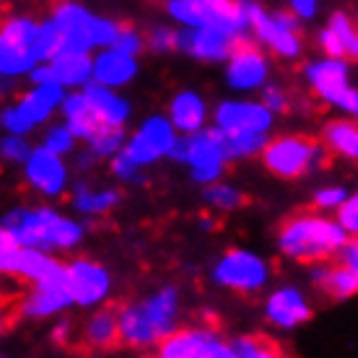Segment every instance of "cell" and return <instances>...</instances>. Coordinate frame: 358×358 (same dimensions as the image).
<instances>
[{
  "mask_svg": "<svg viewBox=\"0 0 358 358\" xmlns=\"http://www.w3.org/2000/svg\"><path fill=\"white\" fill-rule=\"evenodd\" d=\"M0 231H8L21 247L45 252H73L86 239L81 218L63 215L52 206H13L3 215Z\"/></svg>",
  "mask_w": 358,
  "mask_h": 358,
  "instance_id": "obj_1",
  "label": "cell"
},
{
  "mask_svg": "<svg viewBox=\"0 0 358 358\" xmlns=\"http://www.w3.org/2000/svg\"><path fill=\"white\" fill-rule=\"evenodd\" d=\"M182 294L177 286H162L143 299H133L117 306L122 345L133 350L156 348L164 338L179 330Z\"/></svg>",
  "mask_w": 358,
  "mask_h": 358,
  "instance_id": "obj_2",
  "label": "cell"
},
{
  "mask_svg": "<svg viewBox=\"0 0 358 358\" xmlns=\"http://www.w3.org/2000/svg\"><path fill=\"white\" fill-rule=\"evenodd\" d=\"M348 239L350 236L338 224V218L320 210H309V213L288 215L278 229L275 247L286 260L309 268L317 262H332Z\"/></svg>",
  "mask_w": 358,
  "mask_h": 358,
  "instance_id": "obj_3",
  "label": "cell"
},
{
  "mask_svg": "<svg viewBox=\"0 0 358 358\" xmlns=\"http://www.w3.org/2000/svg\"><path fill=\"white\" fill-rule=\"evenodd\" d=\"M45 65L42 55V21L27 13H10L0 27V76L3 81L29 78Z\"/></svg>",
  "mask_w": 358,
  "mask_h": 358,
  "instance_id": "obj_4",
  "label": "cell"
},
{
  "mask_svg": "<svg viewBox=\"0 0 358 358\" xmlns=\"http://www.w3.org/2000/svg\"><path fill=\"white\" fill-rule=\"evenodd\" d=\"M52 24L60 31L63 50L71 52H99L115 45L122 24H117L107 16L91 13L86 6L76 0H57L50 10Z\"/></svg>",
  "mask_w": 358,
  "mask_h": 358,
  "instance_id": "obj_5",
  "label": "cell"
},
{
  "mask_svg": "<svg viewBox=\"0 0 358 358\" xmlns=\"http://www.w3.org/2000/svg\"><path fill=\"white\" fill-rule=\"evenodd\" d=\"M68 89L60 83H29L13 101L0 109V125L10 135H31L39 127H47L55 115H60Z\"/></svg>",
  "mask_w": 358,
  "mask_h": 358,
  "instance_id": "obj_6",
  "label": "cell"
},
{
  "mask_svg": "<svg viewBox=\"0 0 358 358\" xmlns=\"http://www.w3.org/2000/svg\"><path fill=\"white\" fill-rule=\"evenodd\" d=\"M166 13L177 27L218 29L236 39L250 36L244 0H166Z\"/></svg>",
  "mask_w": 358,
  "mask_h": 358,
  "instance_id": "obj_7",
  "label": "cell"
},
{
  "mask_svg": "<svg viewBox=\"0 0 358 358\" xmlns=\"http://www.w3.org/2000/svg\"><path fill=\"white\" fill-rule=\"evenodd\" d=\"M324 143H317L309 135L288 133L270 138V143L262 151V166L278 179H301L317 171L327 162Z\"/></svg>",
  "mask_w": 358,
  "mask_h": 358,
  "instance_id": "obj_8",
  "label": "cell"
},
{
  "mask_svg": "<svg viewBox=\"0 0 358 358\" xmlns=\"http://www.w3.org/2000/svg\"><path fill=\"white\" fill-rule=\"evenodd\" d=\"M171 162L185 164L189 169V179L203 187L221 182L226 166L231 164L224 151V133L215 125L192 135H179Z\"/></svg>",
  "mask_w": 358,
  "mask_h": 358,
  "instance_id": "obj_9",
  "label": "cell"
},
{
  "mask_svg": "<svg viewBox=\"0 0 358 358\" xmlns=\"http://www.w3.org/2000/svg\"><path fill=\"white\" fill-rule=\"evenodd\" d=\"M210 280L224 291L239 296H255L273 280V265L262 255L247 247L226 250L210 268Z\"/></svg>",
  "mask_w": 358,
  "mask_h": 358,
  "instance_id": "obj_10",
  "label": "cell"
},
{
  "mask_svg": "<svg viewBox=\"0 0 358 358\" xmlns=\"http://www.w3.org/2000/svg\"><path fill=\"white\" fill-rule=\"evenodd\" d=\"M301 76H304L309 91H312L322 104L338 109L343 117L353 115L358 89L353 86V81H350V60L322 55V57H317V60H309V63L304 65Z\"/></svg>",
  "mask_w": 358,
  "mask_h": 358,
  "instance_id": "obj_11",
  "label": "cell"
},
{
  "mask_svg": "<svg viewBox=\"0 0 358 358\" xmlns=\"http://www.w3.org/2000/svg\"><path fill=\"white\" fill-rule=\"evenodd\" d=\"M244 6H247V16H250V34L262 50H268L270 55H275L280 60L301 57V52H304V42L299 34L301 21L291 10L268 13L255 0H244Z\"/></svg>",
  "mask_w": 358,
  "mask_h": 358,
  "instance_id": "obj_12",
  "label": "cell"
},
{
  "mask_svg": "<svg viewBox=\"0 0 358 358\" xmlns=\"http://www.w3.org/2000/svg\"><path fill=\"white\" fill-rule=\"evenodd\" d=\"M71 306H76V301H73L65 265L57 273H52V275L42 278L36 283H29L24 288V294L16 299V314L21 320H50V317H60Z\"/></svg>",
  "mask_w": 358,
  "mask_h": 358,
  "instance_id": "obj_13",
  "label": "cell"
},
{
  "mask_svg": "<svg viewBox=\"0 0 358 358\" xmlns=\"http://www.w3.org/2000/svg\"><path fill=\"white\" fill-rule=\"evenodd\" d=\"M177 141L179 130L171 125L169 115H148L133 133L127 135L125 153L145 169V166H153L164 159H171Z\"/></svg>",
  "mask_w": 358,
  "mask_h": 358,
  "instance_id": "obj_14",
  "label": "cell"
},
{
  "mask_svg": "<svg viewBox=\"0 0 358 358\" xmlns=\"http://www.w3.org/2000/svg\"><path fill=\"white\" fill-rule=\"evenodd\" d=\"M224 78L226 86L242 96L262 91L270 83V60L265 50L255 39L244 36L224 63Z\"/></svg>",
  "mask_w": 358,
  "mask_h": 358,
  "instance_id": "obj_15",
  "label": "cell"
},
{
  "mask_svg": "<svg viewBox=\"0 0 358 358\" xmlns=\"http://www.w3.org/2000/svg\"><path fill=\"white\" fill-rule=\"evenodd\" d=\"M21 177L31 192H36L45 200H57L65 192H71V169L65 156L50 151L39 143L34 145L31 156L27 159V164L21 166Z\"/></svg>",
  "mask_w": 358,
  "mask_h": 358,
  "instance_id": "obj_16",
  "label": "cell"
},
{
  "mask_svg": "<svg viewBox=\"0 0 358 358\" xmlns=\"http://www.w3.org/2000/svg\"><path fill=\"white\" fill-rule=\"evenodd\" d=\"M213 125L221 133L270 135V130L275 125V115L262 104V99L234 96L218 101L213 107Z\"/></svg>",
  "mask_w": 358,
  "mask_h": 358,
  "instance_id": "obj_17",
  "label": "cell"
},
{
  "mask_svg": "<svg viewBox=\"0 0 358 358\" xmlns=\"http://www.w3.org/2000/svg\"><path fill=\"white\" fill-rule=\"evenodd\" d=\"M65 273H68L76 306L99 309L107 304L109 294H112V273L101 262L91 260V257H73L71 262H65Z\"/></svg>",
  "mask_w": 358,
  "mask_h": 358,
  "instance_id": "obj_18",
  "label": "cell"
},
{
  "mask_svg": "<svg viewBox=\"0 0 358 358\" xmlns=\"http://www.w3.org/2000/svg\"><path fill=\"white\" fill-rule=\"evenodd\" d=\"M312 301L309 296L294 283H283L275 286L273 291H268L265 296V304H262V317L270 327L275 330H296L312 320Z\"/></svg>",
  "mask_w": 358,
  "mask_h": 358,
  "instance_id": "obj_19",
  "label": "cell"
},
{
  "mask_svg": "<svg viewBox=\"0 0 358 358\" xmlns=\"http://www.w3.org/2000/svg\"><path fill=\"white\" fill-rule=\"evenodd\" d=\"M242 39L224 34L218 29H185L179 27V50L200 63H226L234 47Z\"/></svg>",
  "mask_w": 358,
  "mask_h": 358,
  "instance_id": "obj_20",
  "label": "cell"
},
{
  "mask_svg": "<svg viewBox=\"0 0 358 358\" xmlns=\"http://www.w3.org/2000/svg\"><path fill=\"white\" fill-rule=\"evenodd\" d=\"M166 115H169L171 125L177 127L179 135H192L210 127L213 120V109L208 107L206 96L195 89H182L169 99L166 104Z\"/></svg>",
  "mask_w": 358,
  "mask_h": 358,
  "instance_id": "obj_21",
  "label": "cell"
},
{
  "mask_svg": "<svg viewBox=\"0 0 358 358\" xmlns=\"http://www.w3.org/2000/svg\"><path fill=\"white\" fill-rule=\"evenodd\" d=\"M215 338H218V330H215L210 322L187 324V327L174 330L169 338H164V341L153 348V356L156 358H200V353H203Z\"/></svg>",
  "mask_w": 358,
  "mask_h": 358,
  "instance_id": "obj_22",
  "label": "cell"
},
{
  "mask_svg": "<svg viewBox=\"0 0 358 358\" xmlns=\"http://www.w3.org/2000/svg\"><path fill=\"white\" fill-rule=\"evenodd\" d=\"M317 45L327 57H343V60H358V27L348 13H332L327 27L317 34Z\"/></svg>",
  "mask_w": 358,
  "mask_h": 358,
  "instance_id": "obj_23",
  "label": "cell"
},
{
  "mask_svg": "<svg viewBox=\"0 0 358 358\" xmlns=\"http://www.w3.org/2000/svg\"><path fill=\"white\" fill-rule=\"evenodd\" d=\"M138 73H141L138 57L120 52L115 47L99 50L94 55V81L107 86V89H125L138 78Z\"/></svg>",
  "mask_w": 358,
  "mask_h": 358,
  "instance_id": "obj_24",
  "label": "cell"
},
{
  "mask_svg": "<svg viewBox=\"0 0 358 358\" xmlns=\"http://www.w3.org/2000/svg\"><path fill=\"white\" fill-rule=\"evenodd\" d=\"M83 94L89 96L91 107H94L101 125H109V127L130 125V120H133V104H130V99L122 91L107 89V86L94 81L83 89Z\"/></svg>",
  "mask_w": 358,
  "mask_h": 358,
  "instance_id": "obj_25",
  "label": "cell"
},
{
  "mask_svg": "<svg viewBox=\"0 0 358 358\" xmlns=\"http://www.w3.org/2000/svg\"><path fill=\"white\" fill-rule=\"evenodd\" d=\"M78 338H81L83 348L89 350H112L117 345H122L117 309H112V306L91 309L86 322L81 324V335Z\"/></svg>",
  "mask_w": 358,
  "mask_h": 358,
  "instance_id": "obj_26",
  "label": "cell"
},
{
  "mask_svg": "<svg viewBox=\"0 0 358 358\" xmlns=\"http://www.w3.org/2000/svg\"><path fill=\"white\" fill-rule=\"evenodd\" d=\"M55 81L68 91H83L89 83H94V55L91 52H71L60 50L50 60Z\"/></svg>",
  "mask_w": 358,
  "mask_h": 358,
  "instance_id": "obj_27",
  "label": "cell"
},
{
  "mask_svg": "<svg viewBox=\"0 0 358 358\" xmlns=\"http://www.w3.org/2000/svg\"><path fill=\"white\" fill-rule=\"evenodd\" d=\"M122 200V192L117 187H99L91 182H76L71 187V208L83 218H99L115 210Z\"/></svg>",
  "mask_w": 358,
  "mask_h": 358,
  "instance_id": "obj_28",
  "label": "cell"
},
{
  "mask_svg": "<svg viewBox=\"0 0 358 358\" xmlns=\"http://www.w3.org/2000/svg\"><path fill=\"white\" fill-rule=\"evenodd\" d=\"M60 117H63V122L76 133V138H78L81 143H86L91 135L101 127L96 112L91 107L89 96H86L83 91H68V96H65V101H63V109H60Z\"/></svg>",
  "mask_w": 358,
  "mask_h": 358,
  "instance_id": "obj_29",
  "label": "cell"
},
{
  "mask_svg": "<svg viewBox=\"0 0 358 358\" xmlns=\"http://www.w3.org/2000/svg\"><path fill=\"white\" fill-rule=\"evenodd\" d=\"M324 148L341 159L358 164V122L353 117H335L322 127Z\"/></svg>",
  "mask_w": 358,
  "mask_h": 358,
  "instance_id": "obj_30",
  "label": "cell"
},
{
  "mask_svg": "<svg viewBox=\"0 0 358 358\" xmlns=\"http://www.w3.org/2000/svg\"><path fill=\"white\" fill-rule=\"evenodd\" d=\"M63 265L65 262L57 260L52 252L21 247V252H18V257H16V262H13V268H10L8 278H16V280H21V283H27L29 286V283H36V280H42V278L57 273Z\"/></svg>",
  "mask_w": 358,
  "mask_h": 358,
  "instance_id": "obj_31",
  "label": "cell"
},
{
  "mask_svg": "<svg viewBox=\"0 0 358 358\" xmlns=\"http://www.w3.org/2000/svg\"><path fill=\"white\" fill-rule=\"evenodd\" d=\"M127 135H130V133H127L125 127L101 125L96 133L86 141V151L94 153L99 162H109V159H115L120 151H125Z\"/></svg>",
  "mask_w": 358,
  "mask_h": 358,
  "instance_id": "obj_32",
  "label": "cell"
},
{
  "mask_svg": "<svg viewBox=\"0 0 358 358\" xmlns=\"http://www.w3.org/2000/svg\"><path fill=\"white\" fill-rule=\"evenodd\" d=\"M270 143V135L260 133H224V151L229 162H244L262 156L265 145Z\"/></svg>",
  "mask_w": 358,
  "mask_h": 358,
  "instance_id": "obj_33",
  "label": "cell"
},
{
  "mask_svg": "<svg viewBox=\"0 0 358 358\" xmlns=\"http://www.w3.org/2000/svg\"><path fill=\"white\" fill-rule=\"evenodd\" d=\"M203 200L206 206L215 213H231V210H239L244 206V192L231 182H215V185H208L206 192H203Z\"/></svg>",
  "mask_w": 358,
  "mask_h": 358,
  "instance_id": "obj_34",
  "label": "cell"
},
{
  "mask_svg": "<svg viewBox=\"0 0 358 358\" xmlns=\"http://www.w3.org/2000/svg\"><path fill=\"white\" fill-rule=\"evenodd\" d=\"M231 343L239 358H291L275 341L262 335H239Z\"/></svg>",
  "mask_w": 358,
  "mask_h": 358,
  "instance_id": "obj_35",
  "label": "cell"
},
{
  "mask_svg": "<svg viewBox=\"0 0 358 358\" xmlns=\"http://www.w3.org/2000/svg\"><path fill=\"white\" fill-rule=\"evenodd\" d=\"M76 143H78V138H76V133L65 125L63 120L60 122H50L45 127V133H42V145L55 153H60V156H71L76 151Z\"/></svg>",
  "mask_w": 358,
  "mask_h": 358,
  "instance_id": "obj_36",
  "label": "cell"
},
{
  "mask_svg": "<svg viewBox=\"0 0 358 358\" xmlns=\"http://www.w3.org/2000/svg\"><path fill=\"white\" fill-rule=\"evenodd\" d=\"M350 197V189L345 185H322V187L314 189L312 195V206L314 210H320V213H338L343 206H345V200Z\"/></svg>",
  "mask_w": 358,
  "mask_h": 358,
  "instance_id": "obj_37",
  "label": "cell"
},
{
  "mask_svg": "<svg viewBox=\"0 0 358 358\" xmlns=\"http://www.w3.org/2000/svg\"><path fill=\"white\" fill-rule=\"evenodd\" d=\"M109 171L117 182L122 185H143L145 182V171L138 162H133L125 151H120L115 159H109Z\"/></svg>",
  "mask_w": 358,
  "mask_h": 358,
  "instance_id": "obj_38",
  "label": "cell"
},
{
  "mask_svg": "<svg viewBox=\"0 0 358 358\" xmlns=\"http://www.w3.org/2000/svg\"><path fill=\"white\" fill-rule=\"evenodd\" d=\"M34 151V145L29 143V135H10L6 133L0 138V156H3V162L6 164H18V166H24L27 159L31 156Z\"/></svg>",
  "mask_w": 358,
  "mask_h": 358,
  "instance_id": "obj_39",
  "label": "cell"
},
{
  "mask_svg": "<svg viewBox=\"0 0 358 358\" xmlns=\"http://www.w3.org/2000/svg\"><path fill=\"white\" fill-rule=\"evenodd\" d=\"M145 39H148V50L151 52L166 55L179 50V29L174 27H153L145 34Z\"/></svg>",
  "mask_w": 358,
  "mask_h": 358,
  "instance_id": "obj_40",
  "label": "cell"
},
{
  "mask_svg": "<svg viewBox=\"0 0 358 358\" xmlns=\"http://www.w3.org/2000/svg\"><path fill=\"white\" fill-rule=\"evenodd\" d=\"M115 50H120V52H125V55H133V57H141V52L143 50H148V39H145L138 29L133 27H122L120 29V34H117L115 39Z\"/></svg>",
  "mask_w": 358,
  "mask_h": 358,
  "instance_id": "obj_41",
  "label": "cell"
},
{
  "mask_svg": "<svg viewBox=\"0 0 358 358\" xmlns=\"http://www.w3.org/2000/svg\"><path fill=\"white\" fill-rule=\"evenodd\" d=\"M262 104L273 112V115H283L291 109V96H288V91L283 86H278V83H268L265 89H262Z\"/></svg>",
  "mask_w": 358,
  "mask_h": 358,
  "instance_id": "obj_42",
  "label": "cell"
},
{
  "mask_svg": "<svg viewBox=\"0 0 358 358\" xmlns=\"http://www.w3.org/2000/svg\"><path fill=\"white\" fill-rule=\"evenodd\" d=\"M335 218H338V224L345 229L348 236H358V189L350 192V197L345 200V206L335 213Z\"/></svg>",
  "mask_w": 358,
  "mask_h": 358,
  "instance_id": "obj_43",
  "label": "cell"
},
{
  "mask_svg": "<svg viewBox=\"0 0 358 358\" xmlns=\"http://www.w3.org/2000/svg\"><path fill=\"white\" fill-rule=\"evenodd\" d=\"M18 252H21V244L10 236L8 231H0V270H3V275H8L10 268H13V262H16Z\"/></svg>",
  "mask_w": 358,
  "mask_h": 358,
  "instance_id": "obj_44",
  "label": "cell"
},
{
  "mask_svg": "<svg viewBox=\"0 0 358 358\" xmlns=\"http://www.w3.org/2000/svg\"><path fill=\"white\" fill-rule=\"evenodd\" d=\"M335 262H338L341 268L348 270L350 275H353L358 280V236H350L348 242L343 244V250L338 252Z\"/></svg>",
  "mask_w": 358,
  "mask_h": 358,
  "instance_id": "obj_45",
  "label": "cell"
},
{
  "mask_svg": "<svg viewBox=\"0 0 358 358\" xmlns=\"http://www.w3.org/2000/svg\"><path fill=\"white\" fill-rule=\"evenodd\" d=\"M50 338H52L55 345H71L76 341V324L68 317H57L50 330Z\"/></svg>",
  "mask_w": 358,
  "mask_h": 358,
  "instance_id": "obj_46",
  "label": "cell"
},
{
  "mask_svg": "<svg viewBox=\"0 0 358 358\" xmlns=\"http://www.w3.org/2000/svg\"><path fill=\"white\" fill-rule=\"evenodd\" d=\"M288 10L299 21H312L320 13V0H288Z\"/></svg>",
  "mask_w": 358,
  "mask_h": 358,
  "instance_id": "obj_47",
  "label": "cell"
},
{
  "mask_svg": "<svg viewBox=\"0 0 358 358\" xmlns=\"http://www.w3.org/2000/svg\"><path fill=\"white\" fill-rule=\"evenodd\" d=\"M200 358H239V356H236V350H234V343L224 341V338L218 335V338L200 353Z\"/></svg>",
  "mask_w": 358,
  "mask_h": 358,
  "instance_id": "obj_48",
  "label": "cell"
},
{
  "mask_svg": "<svg viewBox=\"0 0 358 358\" xmlns=\"http://www.w3.org/2000/svg\"><path fill=\"white\" fill-rule=\"evenodd\" d=\"M200 226H203V229H213V221H210V218H203Z\"/></svg>",
  "mask_w": 358,
  "mask_h": 358,
  "instance_id": "obj_49",
  "label": "cell"
},
{
  "mask_svg": "<svg viewBox=\"0 0 358 358\" xmlns=\"http://www.w3.org/2000/svg\"><path fill=\"white\" fill-rule=\"evenodd\" d=\"M350 117H353V120L358 122V96H356V107H353V115H350Z\"/></svg>",
  "mask_w": 358,
  "mask_h": 358,
  "instance_id": "obj_50",
  "label": "cell"
},
{
  "mask_svg": "<svg viewBox=\"0 0 358 358\" xmlns=\"http://www.w3.org/2000/svg\"><path fill=\"white\" fill-rule=\"evenodd\" d=\"M143 358H156V356H143Z\"/></svg>",
  "mask_w": 358,
  "mask_h": 358,
  "instance_id": "obj_51",
  "label": "cell"
},
{
  "mask_svg": "<svg viewBox=\"0 0 358 358\" xmlns=\"http://www.w3.org/2000/svg\"><path fill=\"white\" fill-rule=\"evenodd\" d=\"M3 358H6V356H3Z\"/></svg>",
  "mask_w": 358,
  "mask_h": 358,
  "instance_id": "obj_52",
  "label": "cell"
}]
</instances>
